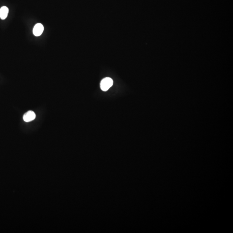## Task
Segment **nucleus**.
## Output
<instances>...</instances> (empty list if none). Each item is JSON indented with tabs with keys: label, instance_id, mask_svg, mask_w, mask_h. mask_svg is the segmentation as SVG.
<instances>
[{
	"label": "nucleus",
	"instance_id": "3",
	"mask_svg": "<svg viewBox=\"0 0 233 233\" xmlns=\"http://www.w3.org/2000/svg\"><path fill=\"white\" fill-rule=\"evenodd\" d=\"M36 115L34 112L32 111H28L26 113L23 115V120L26 122H28L34 120L36 118Z\"/></svg>",
	"mask_w": 233,
	"mask_h": 233
},
{
	"label": "nucleus",
	"instance_id": "2",
	"mask_svg": "<svg viewBox=\"0 0 233 233\" xmlns=\"http://www.w3.org/2000/svg\"><path fill=\"white\" fill-rule=\"evenodd\" d=\"M43 26L41 23H37L34 26L33 29V33L36 37H39L43 32Z\"/></svg>",
	"mask_w": 233,
	"mask_h": 233
},
{
	"label": "nucleus",
	"instance_id": "4",
	"mask_svg": "<svg viewBox=\"0 0 233 233\" xmlns=\"http://www.w3.org/2000/svg\"><path fill=\"white\" fill-rule=\"evenodd\" d=\"M9 13V9L7 7L3 6L0 9V18L1 20H5L7 18Z\"/></svg>",
	"mask_w": 233,
	"mask_h": 233
},
{
	"label": "nucleus",
	"instance_id": "1",
	"mask_svg": "<svg viewBox=\"0 0 233 233\" xmlns=\"http://www.w3.org/2000/svg\"><path fill=\"white\" fill-rule=\"evenodd\" d=\"M113 81L109 77H106L102 80L100 83L101 89L104 91H106L113 85Z\"/></svg>",
	"mask_w": 233,
	"mask_h": 233
}]
</instances>
